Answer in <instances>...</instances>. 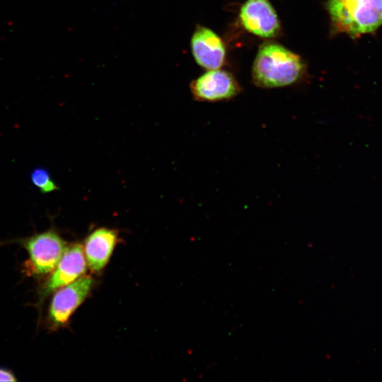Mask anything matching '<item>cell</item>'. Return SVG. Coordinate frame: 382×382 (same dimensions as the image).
I'll list each match as a JSON object with an SVG mask.
<instances>
[{"instance_id":"1","label":"cell","mask_w":382,"mask_h":382,"mask_svg":"<svg viewBox=\"0 0 382 382\" xmlns=\"http://www.w3.org/2000/svg\"><path fill=\"white\" fill-rule=\"evenodd\" d=\"M304 69L299 55L278 43L267 42L258 49L252 79L255 85L261 88L284 87L299 81Z\"/></svg>"},{"instance_id":"2","label":"cell","mask_w":382,"mask_h":382,"mask_svg":"<svg viewBox=\"0 0 382 382\" xmlns=\"http://www.w3.org/2000/svg\"><path fill=\"white\" fill-rule=\"evenodd\" d=\"M325 8L333 35L356 40L375 35L382 26V0H328Z\"/></svg>"},{"instance_id":"3","label":"cell","mask_w":382,"mask_h":382,"mask_svg":"<svg viewBox=\"0 0 382 382\" xmlns=\"http://www.w3.org/2000/svg\"><path fill=\"white\" fill-rule=\"evenodd\" d=\"M21 243L28 253L25 270L28 274L37 277L52 272L66 247V242L54 229L35 234Z\"/></svg>"},{"instance_id":"4","label":"cell","mask_w":382,"mask_h":382,"mask_svg":"<svg viewBox=\"0 0 382 382\" xmlns=\"http://www.w3.org/2000/svg\"><path fill=\"white\" fill-rule=\"evenodd\" d=\"M93 279L82 276L54 291L47 310V325L51 330L66 325L74 312L89 295Z\"/></svg>"},{"instance_id":"5","label":"cell","mask_w":382,"mask_h":382,"mask_svg":"<svg viewBox=\"0 0 382 382\" xmlns=\"http://www.w3.org/2000/svg\"><path fill=\"white\" fill-rule=\"evenodd\" d=\"M193 98L202 102L231 100L241 91V87L230 72L211 69L193 80L190 85Z\"/></svg>"},{"instance_id":"6","label":"cell","mask_w":382,"mask_h":382,"mask_svg":"<svg viewBox=\"0 0 382 382\" xmlns=\"http://www.w3.org/2000/svg\"><path fill=\"white\" fill-rule=\"evenodd\" d=\"M239 18L248 32L258 37L272 38L281 32L277 14L269 0H247L240 9Z\"/></svg>"},{"instance_id":"7","label":"cell","mask_w":382,"mask_h":382,"mask_svg":"<svg viewBox=\"0 0 382 382\" xmlns=\"http://www.w3.org/2000/svg\"><path fill=\"white\" fill-rule=\"evenodd\" d=\"M86 266L81 245L74 243L66 246L52 274L42 285L40 298L44 299L57 289L82 277Z\"/></svg>"},{"instance_id":"8","label":"cell","mask_w":382,"mask_h":382,"mask_svg":"<svg viewBox=\"0 0 382 382\" xmlns=\"http://www.w3.org/2000/svg\"><path fill=\"white\" fill-rule=\"evenodd\" d=\"M190 44L194 59L200 66L211 70L223 66L226 47L221 38L213 30L197 25Z\"/></svg>"},{"instance_id":"9","label":"cell","mask_w":382,"mask_h":382,"mask_svg":"<svg viewBox=\"0 0 382 382\" xmlns=\"http://www.w3.org/2000/svg\"><path fill=\"white\" fill-rule=\"evenodd\" d=\"M118 241L117 231L99 228L86 238L83 253L89 268L95 272L101 271L107 265Z\"/></svg>"},{"instance_id":"10","label":"cell","mask_w":382,"mask_h":382,"mask_svg":"<svg viewBox=\"0 0 382 382\" xmlns=\"http://www.w3.org/2000/svg\"><path fill=\"white\" fill-rule=\"evenodd\" d=\"M30 181L42 193L47 194L58 189L49 171L42 167L34 168L30 173Z\"/></svg>"},{"instance_id":"11","label":"cell","mask_w":382,"mask_h":382,"mask_svg":"<svg viewBox=\"0 0 382 382\" xmlns=\"http://www.w3.org/2000/svg\"><path fill=\"white\" fill-rule=\"evenodd\" d=\"M16 378L13 372L5 368L0 367V381H16Z\"/></svg>"}]
</instances>
